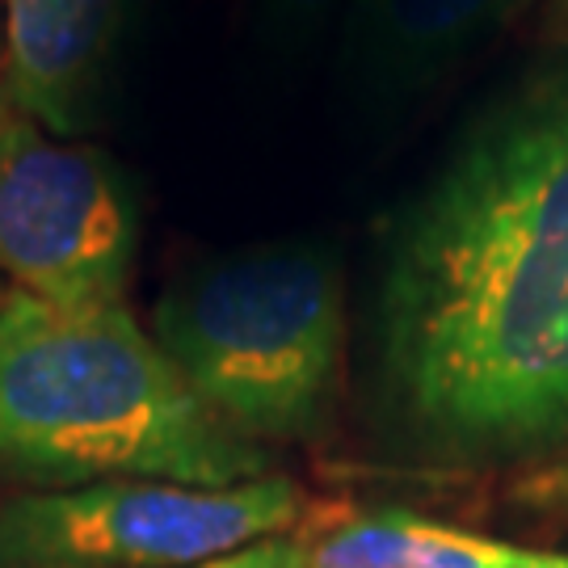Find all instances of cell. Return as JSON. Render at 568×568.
<instances>
[{
    "instance_id": "cell-4",
    "label": "cell",
    "mask_w": 568,
    "mask_h": 568,
    "mask_svg": "<svg viewBox=\"0 0 568 568\" xmlns=\"http://www.w3.org/2000/svg\"><path fill=\"white\" fill-rule=\"evenodd\" d=\"M312 518L291 476L244 485L98 480L0 497V568H194Z\"/></svg>"
},
{
    "instance_id": "cell-12",
    "label": "cell",
    "mask_w": 568,
    "mask_h": 568,
    "mask_svg": "<svg viewBox=\"0 0 568 568\" xmlns=\"http://www.w3.org/2000/svg\"><path fill=\"white\" fill-rule=\"evenodd\" d=\"M4 295H9V286H0V300H4Z\"/></svg>"
},
{
    "instance_id": "cell-7",
    "label": "cell",
    "mask_w": 568,
    "mask_h": 568,
    "mask_svg": "<svg viewBox=\"0 0 568 568\" xmlns=\"http://www.w3.org/2000/svg\"><path fill=\"white\" fill-rule=\"evenodd\" d=\"M131 0H4L0 93L47 131L77 140L89 126Z\"/></svg>"
},
{
    "instance_id": "cell-1",
    "label": "cell",
    "mask_w": 568,
    "mask_h": 568,
    "mask_svg": "<svg viewBox=\"0 0 568 568\" xmlns=\"http://www.w3.org/2000/svg\"><path fill=\"white\" fill-rule=\"evenodd\" d=\"M379 342L434 447L506 455L568 434V55L488 105L396 220Z\"/></svg>"
},
{
    "instance_id": "cell-5",
    "label": "cell",
    "mask_w": 568,
    "mask_h": 568,
    "mask_svg": "<svg viewBox=\"0 0 568 568\" xmlns=\"http://www.w3.org/2000/svg\"><path fill=\"white\" fill-rule=\"evenodd\" d=\"M140 253L131 178L0 93V278L63 307H114Z\"/></svg>"
},
{
    "instance_id": "cell-3",
    "label": "cell",
    "mask_w": 568,
    "mask_h": 568,
    "mask_svg": "<svg viewBox=\"0 0 568 568\" xmlns=\"http://www.w3.org/2000/svg\"><path fill=\"white\" fill-rule=\"evenodd\" d=\"M148 333L244 443H312L342 384V270L312 241L220 253L164 286Z\"/></svg>"
},
{
    "instance_id": "cell-9",
    "label": "cell",
    "mask_w": 568,
    "mask_h": 568,
    "mask_svg": "<svg viewBox=\"0 0 568 568\" xmlns=\"http://www.w3.org/2000/svg\"><path fill=\"white\" fill-rule=\"evenodd\" d=\"M194 568H307L304 548L295 544V535H278V539H262L253 548H241L220 560H206Z\"/></svg>"
},
{
    "instance_id": "cell-10",
    "label": "cell",
    "mask_w": 568,
    "mask_h": 568,
    "mask_svg": "<svg viewBox=\"0 0 568 568\" xmlns=\"http://www.w3.org/2000/svg\"><path fill=\"white\" fill-rule=\"evenodd\" d=\"M337 4H342V0H257L265 26L278 30V34H304V30H316Z\"/></svg>"
},
{
    "instance_id": "cell-13",
    "label": "cell",
    "mask_w": 568,
    "mask_h": 568,
    "mask_svg": "<svg viewBox=\"0 0 568 568\" xmlns=\"http://www.w3.org/2000/svg\"><path fill=\"white\" fill-rule=\"evenodd\" d=\"M0 34H4V30H0Z\"/></svg>"
},
{
    "instance_id": "cell-6",
    "label": "cell",
    "mask_w": 568,
    "mask_h": 568,
    "mask_svg": "<svg viewBox=\"0 0 568 568\" xmlns=\"http://www.w3.org/2000/svg\"><path fill=\"white\" fill-rule=\"evenodd\" d=\"M523 0H349L342 72L371 110L422 98L480 51Z\"/></svg>"
},
{
    "instance_id": "cell-2",
    "label": "cell",
    "mask_w": 568,
    "mask_h": 568,
    "mask_svg": "<svg viewBox=\"0 0 568 568\" xmlns=\"http://www.w3.org/2000/svg\"><path fill=\"white\" fill-rule=\"evenodd\" d=\"M274 476L169 366L152 333L114 307L0 300V493L98 480L244 485Z\"/></svg>"
},
{
    "instance_id": "cell-8",
    "label": "cell",
    "mask_w": 568,
    "mask_h": 568,
    "mask_svg": "<svg viewBox=\"0 0 568 568\" xmlns=\"http://www.w3.org/2000/svg\"><path fill=\"white\" fill-rule=\"evenodd\" d=\"M295 544L304 548L307 568H568L565 551L518 548L405 509L333 518L312 509V518L295 530Z\"/></svg>"
},
{
    "instance_id": "cell-11",
    "label": "cell",
    "mask_w": 568,
    "mask_h": 568,
    "mask_svg": "<svg viewBox=\"0 0 568 568\" xmlns=\"http://www.w3.org/2000/svg\"><path fill=\"white\" fill-rule=\"evenodd\" d=\"M556 13H560V21L568 26V0H556Z\"/></svg>"
}]
</instances>
